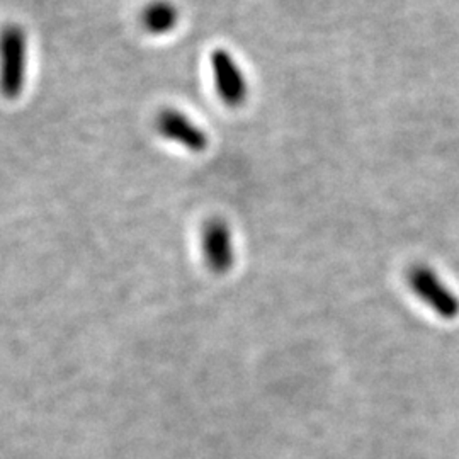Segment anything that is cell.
Wrapping results in <instances>:
<instances>
[{"label":"cell","mask_w":459,"mask_h":459,"mask_svg":"<svg viewBox=\"0 0 459 459\" xmlns=\"http://www.w3.org/2000/svg\"><path fill=\"white\" fill-rule=\"evenodd\" d=\"M28 33L17 24L5 26L0 33V92L4 98L14 100L22 94L28 82Z\"/></svg>","instance_id":"6da1fadb"},{"label":"cell","mask_w":459,"mask_h":459,"mask_svg":"<svg viewBox=\"0 0 459 459\" xmlns=\"http://www.w3.org/2000/svg\"><path fill=\"white\" fill-rule=\"evenodd\" d=\"M210 66L220 100L230 109L242 108L248 99V81L235 56L229 49H213L210 55Z\"/></svg>","instance_id":"7a4b0ae2"},{"label":"cell","mask_w":459,"mask_h":459,"mask_svg":"<svg viewBox=\"0 0 459 459\" xmlns=\"http://www.w3.org/2000/svg\"><path fill=\"white\" fill-rule=\"evenodd\" d=\"M411 291L441 318L455 320L459 315V299L444 284L437 273L427 265L417 264L409 271Z\"/></svg>","instance_id":"3957f363"},{"label":"cell","mask_w":459,"mask_h":459,"mask_svg":"<svg viewBox=\"0 0 459 459\" xmlns=\"http://www.w3.org/2000/svg\"><path fill=\"white\" fill-rule=\"evenodd\" d=\"M155 130L167 142H172L193 153H203L210 147V136L204 128H201L186 113L174 108H165L157 115Z\"/></svg>","instance_id":"277c9868"},{"label":"cell","mask_w":459,"mask_h":459,"mask_svg":"<svg viewBox=\"0 0 459 459\" xmlns=\"http://www.w3.org/2000/svg\"><path fill=\"white\" fill-rule=\"evenodd\" d=\"M201 248L204 263L214 274H227L235 265V238L231 227L221 218H213L203 227Z\"/></svg>","instance_id":"5b68a950"},{"label":"cell","mask_w":459,"mask_h":459,"mask_svg":"<svg viewBox=\"0 0 459 459\" xmlns=\"http://www.w3.org/2000/svg\"><path fill=\"white\" fill-rule=\"evenodd\" d=\"M179 19V9L170 0H152L140 14V22L143 30L153 36L172 33L178 28Z\"/></svg>","instance_id":"8992f818"}]
</instances>
